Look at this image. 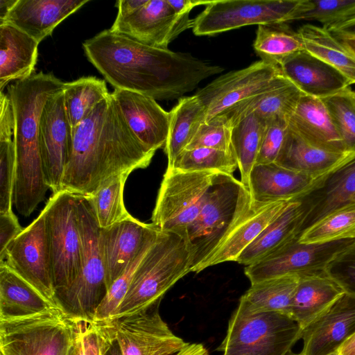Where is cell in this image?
<instances>
[{
    "instance_id": "7c38bea8",
    "label": "cell",
    "mask_w": 355,
    "mask_h": 355,
    "mask_svg": "<svg viewBox=\"0 0 355 355\" xmlns=\"http://www.w3.org/2000/svg\"><path fill=\"white\" fill-rule=\"evenodd\" d=\"M354 244L355 239L304 243L297 238L261 260L246 266L244 272L252 284L284 275L301 276L326 271L337 255Z\"/></svg>"
},
{
    "instance_id": "277c9868",
    "label": "cell",
    "mask_w": 355,
    "mask_h": 355,
    "mask_svg": "<svg viewBox=\"0 0 355 355\" xmlns=\"http://www.w3.org/2000/svg\"><path fill=\"white\" fill-rule=\"evenodd\" d=\"M252 205L247 187L233 175L218 173L198 216L187 229L191 272H200Z\"/></svg>"
},
{
    "instance_id": "1f68e13d",
    "label": "cell",
    "mask_w": 355,
    "mask_h": 355,
    "mask_svg": "<svg viewBox=\"0 0 355 355\" xmlns=\"http://www.w3.org/2000/svg\"><path fill=\"white\" fill-rule=\"evenodd\" d=\"M347 155L315 146L288 128L275 163L317 179L330 171Z\"/></svg>"
},
{
    "instance_id": "11a10c76",
    "label": "cell",
    "mask_w": 355,
    "mask_h": 355,
    "mask_svg": "<svg viewBox=\"0 0 355 355\" xmlns=\"http://www.w3.org/2000/svg\"><path fill=\"white\" fill-rule=\"evenodd\" d=\"M169 4L176 13L183 15L189 14L191 10L198 6H206L210 1L202 0H168Z\"/></svg>"
},
{
    "instance_id": "6da1fadb",
    "label": "cell",
    "mask_w": 355,
    "mask_h": 355,
    "mask_svg": "<svg viewBox=\"0 0 355 355\" xmlns=\"http://www.w3.org/2000/svg\"><path fill=\"white\" fill-rule=\"evenodd\" d=\"M83 47L88 60L114 89L155 100L182 98L224 70L190 53L150 46L110 29L85 40Z\"/></svg>"
},
{
    "instance_id": "ac0fdd59",
    "label": "cell",
    "mask_w": 355,
    "mask_h": 355,
    "mask_svg": "<svg viewBox=\"0 0 355 355\" xmlns=\"http://www.w3.org/2000/svg\"><path fill=\"white\" fill-rule=\"evenodd\" d=\"M354 194L355 152L315 179L304 194L295 199L301 203L303 209L302 232L334 210L352 202Z\"/></svg>"
},
{
    "instance_id": "4fadbf2b",
    "label": "cell",
    "mask_w": 355,
    "mask_h": 355,
    "mask_svg": "<svg viewBox=\"0 0 355 355\" xmlns=\"http://www.w3.org/2000/svg\"><path fill=\"white\" fill-rule=\"evenodd\" d=\"M286 79L278 65L261 60L219 76L195 95L205 107L207 122L240 102L277 87Z\"/></svg>"
},
{
    "instance_id": "94428289",
    "label": "cell",
    "mask_w": 355,
    "mask_h": 355,
    "mask_svg": "<svg viewBox=\"0 0 355 355\" xmlns=\"http://www.w3.org/2000/svg\"><path fill=\"white\" fill-rule=\"evenodd\" d=\"M105 355H122V352L116 339L110 345Z\"/></svg>"
},
{
    "instance_id": "6f0895ef",
    "label": "cell",
    "mask_w": 355,
    "mask_h": 355,
    "mask_svg": "<svg viewBox=\"0 0 355 355\" xmlns=\"http://www.w3.org/2000/svg\"><path fill=\"white\" fill-rule=\"evenodd\" d=\"M337 351L339 355H355V333Z\"/></svg>"
},
{
    "instance_id": "4316f807",
    "label": "cell",
    "mask_w": 355,
    "mask_h": 355,
    "mask_svg": "<svg viewBox=\"0 0 355 355\" xmlns=\"http://www.w3.org/2000/svg\"><path fill=\"white\" fill-rule=\"evenodd\" d=\"M39 42L17 27L0 25V90L11 81L29 78L35 71Z\"/></svg>"
},
{
    "instance_id": "b9f144b4",
    "label": "cell",
    "mask_w": 355,
    "mask_h": 355,
    "mask_svg": "<svg viewBox=\"0 0 355 355\" xmlns=\"http://www.w3.org/2000/svg\"><path fill=\"white\" fill-rule=\"evenodd\" d=\"M347 153L355 152V91L350 87L320 98Z\"/></svg>"
},
{
    "instance_id": "be15d7a7",
    "label": "cell",
    "mask_w": 355,
    "mask_h": 355,
    "mask_svg": "<svg viewBox=\"0 0 355 355\" xmlns=\"http://www.w3.org/2000/svg\"><path fill=\"white\" fill-rule=\"evenodd\" d=\"M329 355H339V354L338 353V351H336V352H333V353H331V354H330Z\"/></svg>"
},
{
    "instance_id": "74e56055",
    "label": "cell",
    "mask_w": 355,
    "mask_h": 355,
    "mask_svg": "<svg viewBox=\"0 0 355 355\" xmlns=\"http://www.w3.org/2000/svg\"><path fill=\"white\" fill-rule=\"evenodd\" d=\"M253 47L261 60L276 65L284 58L304 49L297 32L286 23L259 25Z\"/></svg>"
},
{
    "instance_id": "91938a15",
    "label": "cell",
    "mask_w": 355,
    "mask_h": 355,
    "mask_svg": "<svg viewBox=\"0 0 355 355\" xmlns=\"http://www.w3.org/2000/svg\"><path fill=\"white\" fill-rule=\"evenodd\" d=\"M331 34L342 44H343L346 48H347L355 55V36L334 33Z\"/></svg>"
},
{
    "instance_id": "3957f363",
    "label": "cell",
    "mask_w": 355,
    "mask_h": 355,
    "mask_svg": "<svg viewBox=\"0 0 355 355\" xmlns=\"http://www.w3.org/2000/svg\"><path fill=\"white\" fill-rule=\"evenodd\" d=\"M65 83L53 73L41 71L16 81L8 89L15 121L13 204L24 216H30L44 200L49 189L40 146V118L46 101L64 90Z\"/></svg>"
},
{
    "instance_id": "4dcf8cb0",
    "label": "cell",
    "mask_w": 355,
    "mask_h": 355,
    "mask_svg": "<svg viewBox=\"0 0 355 355\" xmlns=\"http://www.w3.org/2000/svg\"><path fill=\"white\" fill-rule=\"evenodd\" d=\"M302 95L286 78L277 87L244 100L220 114L232 127L251 113H255L266 122L277 117L288 120Z\"/></svg>"
},
{
    "instance_id": "60d3db41",
    "label": "cell",
    "mask_w": 355,
    "mask_h": 355,
    "mask_svg": "<svg viewBox=\"0 0 355 355\" xmlns=\"http://www.w3.org/2000/svg\"><path fill=\"white\" fill-rule=\"evenodd\" d=\"M183 171H213L233 175L238 168L232 151L209 148L184 149L171 167Z\"/></svg>"
},
{
    "instance_id": "30bf717a",
    "label": "cell",
    "mask_w": 355,
    "mask_h": 355,
    "mask_svg": "<svg viewBox=\"0 0 355 355\" xmlns=\"http://www.w3.org/2000/svg\"><path fill=\"white\" fill-rule=\"evenodd\" d=\"M217 172L183 171L167 168L152 214V224L185 239Z\"/></svg>"
},
{
    "instance_id": "2e32d148",
    "label": "cell",
    "mask_w": 355,
    "mask_h": 355,
    "mask_svg": "<svg viewBox=\"0 0 355 355\" xmlns=\"http://www.w3.org/2000/svg\"><path fill=\"white\" fill-rule=\"evenodd\" d=\"M63 91L46 102L40 118L39 141L46 182L56 193L62 180L72 144V128L65 110Z\"/></svg>"
},
{
    "instance_id": "f35d334b",
    "label": "cell",
    "mask_w": 355,
    "mask_h": 355,
    "mask_svg": "<svg viewBox=\"0 0 355 355\" xmlns=\"http://www.w3.org/2000/svg\"><path fill=\"white\" fill-rule=\"evenodd\" d=\"M130 173H124L110 178L92 195L87 196L101 229L111 227L132 216L123 202L124 185Z\"/></svg>"
},
{
    "instance_id": "836d02e7",
    "label": "cell",
    "mask_w": 355,
    "mask_h": 355,
    "mask_svg": "<svg viewBox=\"0 0 355 355\" xmlns=\"http://www.w3.org/2000/svg\"><path fill=\"white\" fill-rule=\"evenodd\" d=\"M205 119V107L195 94L179 98L170 111L168 135L164 148L168 159L167 167H171L187 148Z\"/></svg>"
},
{
    "instance_id": "f1b7e54d",
    "label": "cell",
    "mask_w": 355,
    "mask_h": 355,
    "mask_svg": "<svg viewBox=\"0 0 355 355\" xmlns=\"http://www.w3.org/2000/svg\"><path fill=\"white\" fill-rule=\"evenodd\" d=\"M303 218L301 203L297 200H291L282 213L239 254L235 261L245 266L251 265L299 238Z\"/></svg>"
},
{
    "instance_id": "f6af8a7d",
    "label": "cell",
    "mask_w": 355,
    "mask_h": 355,
    "mask_svg": "<svg viewBox=\"0 0 355 355\" xmlns=\"http://www.w3.org/2000/svg\"><path fill=\"white\" fill-rule=\"evenodd\" d=\"M232 128L224 116L217 115L210 121L201 124L185 149L209 148L232 151Z\"/></svg>"
},
{
    "instance_id": "680465c9",
    "label": "cell",
    "mask_w": 355,
    "mask_h": 355,
    "mask_svg": "<svg viewBox=\"0 0 355 355\" xmlns=\"http://www.w3.org/2000/svg\"><path fill=\"white\" fill-rule=\"evenodd\" d=\"M17 0H0V25L3 24L9 12Z\"/></svg>"
},
{
    "instance_id": "6125c7cd",
    "label": "cell",
    "mask_w": 355,
    "mask_h": 355,
    "mask_svg": "<svg viewBox=\"0 0 355 355\" xmlns=\"http://www.w3.org/2000/svg\"><path fill=\"white\" fill-rule=\"evenodd\" d=\"M286 355H302L301 353H295L292 350H290Z\"/></svg>"
},
{
    "instance_id": "8992f818",
    "label": "cell",
    "mask_w": 355,
    "mask_h": 355,
    "mask_svg": "<svg viewBox=\"0 0 355 355\" xmlns=\"http://www.w3.org/2000/svg\"><path fill=\"white\" fill-rule=\"evenodd\" d=\"M77 196L82 238L80 270L69 287L55 292L54 300L72 318L93 320L108 289L99 245L100 227L89 198Z\"/></svg>"
},
{
    "instance_id": "9a60e30c",
    "label": "cell",
    "mask_w": 355,
    "mask_h": 355,
    "mask_svg": "<svg viewBox=\"0 0 355 355\" xmlns=\"http://www.w3.org/2000/svg\"><path fill=\"white\" fill-rule=\"evenodd\" d=\"M159 303L114 320L116 340L122 355H175L187 345L162 318Z\"/></svg>"
},
{
    "instance_id": "d4e9b609",
    "label": "cell",
    "mask_w": 355,
    "mask_h": 355,
    "mask_svg": "<svg viewBox=\"0 0 355 355\" xmlns=\"http://www.w3.org/2000/svg\"><path fill=\"white\" fill-rule=\"evenodd\" d=\"M288 128L308 143L338 153H347L320 98L303 94L288 120Z\"/></svg>"
},
{
    "instance_id": "52a82bcc",
    "label": "cell",
    "mask_w": 355,
    "mask_h": 355,
    "mask_svg": "<svg viewBox=\"0 0 355 355\" xmlns=\"http://www.w3.org/2000/svg\"><path fill=\"white\" fill-rule=\"evenodd\" d=\"M78 320L58 306L24 318L0 320L3 355H69Z\"/></svg>"
},
{
    "instance_id": "7402d4cb",
    "label": "cell",
    "mask_w": 355,
    "mask_h": 355,
    "mask_svg": "<svg viewBox=\"0 0 355 355\" xmlns=\"http://www.w3.org/2000/svg\"><path fill=\"white\" fill-rule=\"evenodd\" d=\"M178 17L168 0H147L132 15L116 19L110 29L144 44L168 49L175 39Z\"/></svg>"
},
{
    "instance_id": "f5cc1de1",
    "label": "cell",
    "mask_w": 355,
    "mask_h": 355,
    "mask_svg": "<svg viewBox=\"0 0 355 355\" xmlns=\"http://www.w3.org/2000/svg\"><path fill=\"white\" fill-rule=\"evenodd\" d=\"M147 0H119L116 5L118 8V14L116 19H124L138 10L146 3Z\"/></svg>"
},
{
    "instance_id": "ffe728a7",
    "label": "cell",
    "mask_w": 355,
    "mask_h": 355,
    "mask_svg": "<svg viewBox=\"0 0 355 355\" xmlns=\"http://www.w3.org/2000/svg\"><path fill=\"white\" fill-rule=\"evenodd\" d=\"M135 136L150 150L164 148L170 125V112L154 98L133 92L114 89L111 93Z\"/></svg>"
},
{
    "instance_id": "7a4b0ae2",
    "label": "cell",
    "mask_w": 355,
    "mask_h": 355,
    "mask_svg": "<svg viewBox=\"0 0 355 355\" xmlns=\"http://www.w3.org/2000/svg\"><path fill=\"white\" fill-rule=\"evenodd\" d=\"M61 191L90 196L110 178L146 168L155 155L132 132L112 94L72 131Z\"/></svg>"
},
{
    "instance_id": "e7e4bbea",
    "label": "cell",
    "mask_w": 355,
    "mask_h": 355,
    "mask_svg": "<svg viewBox=\"0 0 355 355\" xmlns=\"http://www.w3.org/2000/svg\"><path fill=\"white\" fill-rule=\"evenodd\" d=\"M352 201H355V194H354V196H353Z\"/></svg>"
},
{
    "instance_id": "9f6ffc18",
    "label": "cell",
    "mask_w": 355,
    "mask_h": 355,
    "mask_svg": "<svg viewBox=\"0 0 355 355\" xmlns=\"http://www.w3.org/2000/svg\"><path fill=\"white\" fill-rule=\"evenodd\" d=\"M175 355H209L207 349L202 344L187 343L181 350Z\"/></svg>"
},
{
    "instance_id": "ee69618b",
    "label": "cell",
    "mask_w": 355,
    "mask_h": 355,
    "mask_svg": "<svg viewBox=\"0 0 355 355\" xmlns=\"http://www.w3.org/2000/svg\"><path fill=\"white\" fill-rule=\"evenodd\" d=\"M355 14V0H300L292 21H316L328 27Z\"/></svg>"
},
{
    "instance_id": "7dc6e473",
    "label": "cell",
    "mask_w": 355,
    "mask_h": 355,
    "mask_svg": "<svg viewBox=\"0 0 355 355\" xmlns=\"http://www.w3.org/2000/svg\"><path fill=\"white\" fill-rule=\"evenodd\" d=\"M150 247L134 259L125 272L111 285L106 296L96 309L94 320H112L116 309L128 291L137 267Z\"/></svg>"
},
{
    "instance_id": "5bb4252c",
    "label": "cell",
    "mask_w": 355,
    "mask_h": 355,
    "mask_svg": "<svg viewBox=\"0 0 355 355\" xmlns=\"http://www.w3.org/2000/svg\"><path fill=\"white\" fill-rule=\"evenodd\" d=\"M0 260L56 305L44 210L11 241Z\"/></svg>"
},
{
    "instance_id": "ab89813d",
    "label": "cell",
    "mask_w": 355,
    "mask_h": 355,
    "mask_svg": "<svg viewBox=\"0 0 355 355\" xmlns=\"http://www.w3.org/2000/svg\"><path fill=\"white\" fill-rule=\"evenodd\" d=\"M355 239V201L340 207L302 232L304 243Z\"/></svg>"
},
{
    "instance_id": "d590c367",
    "label": "cell",
    "mask_w": 355,
    "mask_h": 355,
    "mask_svg": "<svg viewBox=\"0 0 355 355\" xmlns=\"http://www.w3.org/2000/svg\"><path fill=\"white\" fill-rule=\"evenodd\" d=\"M266 125L264 120L255 113H251L232 128V151L237 162L241 182L248 189L250 174L256 164Z\"/></svg>"
},
{
    "instance_id": "9c48e42d",
    "label": "cell",
    "mask_w": 355,
    "mask_h": 355,
    "mask_svg": "<svg viewBox=\"0 0 355 355\" xmlns=\"http://www.w3.org/2000/svg\"><path fill=\"white\" fill-rule=\"evenodd\" d=\"M43 210L56 292L69 287L80 270L82 238L78 196L60 191L53 194Z\"/></svg>"
},
{
    "instance_id": "db71d44e",
    "label": "cell",
    "mask_w": 355,
    "mask_h": 355,
    "mask_svg": "<svg viewBox=\"0 0 355 355\" xmlns=\"http://www.w3.org/2000/svg\"><path fill=\"white\" fill-rule=\"evenodd\" d=\"M326 28L331 33L355 36V14Z\"/></svg>"
},
{
    "instance_id": "484cf974",
    "label": "cell",
    "mask_w": 355,
    "mask_h": 355,
    "mask_svg": "<svg viewBox=\"0 0 355 355\" xmlns=\"http://www.w3.org/2000/svg\"><path fill=\"white\" fill-rule=\"evenodd\" d=\"M291 200L252 205L205 266L235 261L239 254L286 209Z\"/></svg>"
},
{
    "instance_id": "ba28073f",
    "label": "cell",
    "mask_w": 355,
    "mask_h": 355,
    "mask_svg": "<svg viewBox=\"0 0 355 355\" xmlns=\"http://www.w3.org/2000/svg\"><path fill=\"white\" fill-rule=\"evenodd\" d=\"M302 330L287 315H243L235 310L217 349L223 355H286L301 338Z\"/></svg>"
},
{
    "instance_id": "e0dca14e",
    "label": "cell",
    "mask_w": 355,
    "mask_h": 355,
    "mask_svg": "<svg viewBox=\"0 0 355 355\" xmlns=\"http://www.w3.org/2000/svg\"><path fill=\"white\" fill-rule=\"evenodd\" d=\"M159 230L132 216L99 230V245L107 289L132 261L156 240Z\"/></svg>"
},
{
    "instance_id": "f907efd6",
    "label": "cell",
    "mask_w": 355,
    "mask_h": 355,
    "mask_svg": "<svg viewBox=\"0 0 355 355\" xmlns=\"http://www.w3.org/2000/svg\"><path fill=\"white\" fill-rule=\"evenodd\" d=\"M23 230L13 212L0 214V257Z\"/></svg>"
},
{
    "instance_id": "603a6c76",
    "label": "cell",
    "mask_w": 355,
    "mask_h": 355,
    "mask_svg": "<svg viewBox=\"0 0 355 355\" xmlns=\"http://www.w3.org/2000/svg\"><path fill=\"white\" fill-rule=\"evenodd\" d=\"M88 2V0H17L3 24L17 27L40 43L64 19Z\"/></svg>"
},
{
    "instance_id": "8d00e7d4",
    "label": "cell",
    "mask_w": 355,
    "mask_h": 355,
    "mask_svg": "<svg viewBox=\"0 0 355 355\" xmlns=\"http://www.w3.org/2000/svg\"><path fill=\"white\" fill-rule=\"evenodd\" d=\"M110 94L105 81L94 76L67 82L63 91L64 103L72 130Z\"/></svg>"
},
{
    "instance_id": "7bdbcfd3",
    "label": "cell",
    "mask_w": 355,
    "mask_h": 355,
    "mask_svg": "<svg viewBox=\"0 0 355 355\" xmlns=\"http://www.w3.org/2000/svg\"><path fill=\"white\" fill-rule=\"evenodd\" d=\"M78 320V331L69 355H105L116 339L115 320Z\"/></svg>"
},
{
    "instance_id": "03108f58",
    "label": "cell",
    "mask_w": 355,
    "mask_h": 355,
    "mask_svg": "<svg viewBox=\"0 0 355 355\" xmlns=\"http://www.w3.org/2000/svg\"><path fill=\"white\" fill-rule=\"evenodd\" d=\"M0 355H3L1 353H0Z\"/></svg>"
},
{
    "instance_id": "8fae6325",
    "label": "cell",
    "mask_w": 355,
    "mask_h": 355,
    "mask_svg": "<svg viewBox=\"0 0 355 355\" xmlns=\"http://www.w3.org/2000/svg\"><path fill=\"white\" fill-rule=\"evenodd\" d=\"M300 0H214L193 19L197 36L214 35L249 25L291 22Z\"/></svg>"
},
{
    "instance_id": "d6986e66",
    "label": "cell",
    "mask_w": 355,
    "mask_h": 355,
    "mask_svg": "<svg viewBox=\"0 0 355 355\" xmlns=\"http://www.w3.org/2000/svg\"><path fill=\"white\" fill-rule=\"evenodd\" d=\"M355 333V296L344 293L302 330V355H329Z\"/></svg>"
},
{
    "instance_id": "cb8c5ba5",
    "label": "cell",
    "mask_w": 355,
    "mask_h": 355,
    "mask_svg": "<svg viewBox=\"0 0 355 355\" xmlns=\"http://www.w3.org/2000/svg\"><path fill=\"white\" fill-rule=\"evenodd\" d=\"M315 179L275 163L255 164L249 178L252 201L268 203L293 200L304 194Z\"/></svg>"
},
{
    "instance_id": "c3c4849f",
    "label": "cell",
    "mask_w": 355,
    "mask_h": 355,
    "mask_svg": "<svg viewBox=\"0 0 355 355\" xmlns=\"http://www.w3.org/2000/svg\"><path fill=\"white\" fill-rule=\"evenodd\" d=\"M288 128V119L277 117L266 122L256 164L275 163Z\"/></svg>"
},
{
    "instance_id": "83f0119b",
    "label": "cell",
    "mask_w": 355,
    "mask_h": 355,
    "mask_svg": "<svg viewBox=\"0 0 355 355\" xmlns=\"http://www.w3.org/2000/svg\"><path fill=\"white\" fill-rule=\"evenodd\" d=\"M344 293L326 271L299 276L290 317L303 329Z\"/></svg>"
},
{
    "instance_id": "e575fe53",
    "label": "cell",
    "mask_w": 355,
    "mask_h": 355,
    "mask_svg": "<svg viewBox=\"0 0 355 355\" xmlns=\"http://www.w3.org/2000/svg\"><path fill=\"white\" fill-rule=\"evenodd\" d=\"M297 32L304 50L336 69L355 84V55L326 28L306 24Z\"/></svg>"
},
{
    "instance_id": "bcb514c9",
    "label": "cell",
    "mask_w": 355,
    "mask_h": 355,
    "mask_svg": "<svg viewBox=\"0 0 355 355\" xmlns=\"http://www.w3.org/2000/svg\"><path fill=\"white\" fill-rule=\"evenodd\" d=\"M15 180L13 139L0 140V214L12 212Z\"/></svg>"
},
{
    "instance_id": "d6a6232c",
    "label": "cell",
    "mask_w": 355,
    "mask_h": 355,
    "mask_svg": "<svg viewBox=\"0 0 355 355\" xmlns=\"http://www.w3.org/2000/svg\"><path fill=\"white\" fill-rule=\"evenodd\" d=\"M298 281V275H291L252 284L241 296L236 311L243 315L275 312L290 316Z\"/></svg>"
},
{
    "instance_id": "5b68a950",
    "label": "cell",
    "mask_w": 355,
    "mask_h": 355,
    "mask_svg": "<svg viewBox=\"0 0 355 355\" xmlns=\"http://www.w3.org/2000/svg\"><path fill=\"white\" fill-rule=\"evenodd\" d=\"M192 254L184 238L160 230L137 267L112 320L144 311L161 301L178 280L191 272Z\"/></svg>"
},
{
    "instance_id": "f546056e",
    "label": "cell",
    "mask_w": 355,
    "mask_h": 355,
    "mask_svg": "<svg viewBox=\"0 0 355 355\" xmlns=\"http://www.w3.org/2000/svg\"><path fill=\"white\" fill-rule=\"evenodd\" d=\"M54 306L6 263L0 261V320L33 315Z\"/></svg>"
},
{
    "instance_id": "681fc988",
    "label": "cell",
    "mask_w": 355,
    "mask_h": 355,
    "mask_svg": "<svg viewBox=\"0 0 355 355\" xmlns=\"http://www.w3.org/2000/svg\"><path fill=\"white\" fill-rule=\"evenodd\" d=\"M326 272L345 293L355 296V244L337 255Z\"/></svg>"
},
{
    "instance_id": "816d5d0a",
    "label": "cell",
    "mask_w": 355,
    "mask_h": 355,
    "mask_svg": "<svg viewBox=\"0 0 355 355\" xmlns=\"http://www.w3.org/2000/svg\"><path fill=\"white\" fill-rule=\"evenodd\" d=\"M15 113L8 94L0 92V140L13 139Z\"/></svg>"
},
{
    "instance_id": "44dd1931",
    "label": "cell",
    "mask_w": 355,
    "mask_h": 355,
    "mask_svg": "<svg viewBox=\"0 0 355 355\" xmlns=\"http://www.w3.org/2000/svg\"><path fill=\"white\" fill-rule=\"evenodd\" d=\"M283 76L303 94L322 98L350 87L352 83L342 73L304 49L278 64Z\"/></svg>"
}]
</instances>
